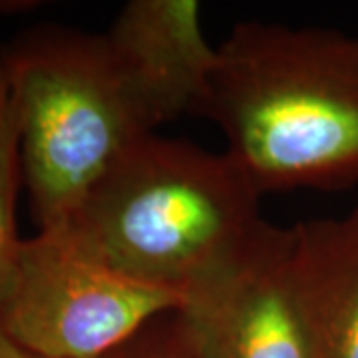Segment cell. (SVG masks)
I'll list each match as a JSON object with an SVG mask.
<instances>
[{
    "mask_svg": "<svg viewBox=\"0 0 358 358\" xmlns=\"http://www.w3.org/2000/svg\"><path fill=\"white\" fill-rule=\"evenodd\" d=\"M197 115L261 195L358 187V36L239 22L217 46Z\"/></svg>",
    "mask_w": 358,
    "mask_h": 358,
    "instance_id": "6da1fadb",
    "label": "cell"
},
{
    "mask_svg": "<svg viewBox=\"0 0 358 358\" xmlns=\"http://www.w3.org/2000/svg\"><path fill=\"white\" fill-rule=\"evenodd\" d=\"M261 197L227 152L152 134L58 229L129 279L185 294L265 221Z\"/></svg>",
    "mask_w": 358,
    "mask_h": 358,
    "instance_id": "7a4b0ae2",
    "label": "cell"
},
{
    "mask_svg": "<svg viewBox=\"0 0 358 358\" xmlns=\"http://www.w3.org/2000/svg\"><path fill=\"white\" fill-rule=\"evenodd\" d=\"M0 68L18 117L32 215L40 231L58 229L157 124L106 34L40 26L0 50Z\"/></svg>",
    "mask_w": 358,
    "mask_h": 358,
    "instance_id": "3957f363",
    "label": "cell"
},
{
    "mask_svg": "<svg viewBox=\"0 0 358 358\" xmlns=\"http://www.w3.org/2000/svg\"><path fill=\"white\" fill-rule=\"evenodd\" d=\"M183 294L134 281L64 229L22 241L0 307V333L44 358H102L120 350Z\"/></svg>",
    "mask_w": 358,
    "mask_h": 358,
    "instance_id": "277c9868",
    "label": "cell"
},
{
    "mask_svg": "<svg viewBox=\"0 0 358 358\" xmlns=\"http://www.w3.org/2000/svg\"><path fill=\"white\" fill-rule=\"evenodd\" d=\"M294 229L263 221L183 294L195 358H310L293 285Z\"/></svg>",
    "mask_w": 358,
    "mask_h": 358,
    "instance_id": "5b68a950",
    "label": "cell"
},
{
    "mask_svg": "<svg viewBox=\"0 0 358 358\" xmlns=\"http://www.w3.org/2000/svg\"><path fill=\"white\" fill-rule=\"evenodd\" d=\"M157 128L197 114L217 48L201 30L197 0H131L106 32Z\"/></svg>",
    "mask_w": 358,
    "mask_h": 358,
    "instance_id": "8992f818",
    "label": "cell"
},
{
    "mask_svg": "<svg viewBox=\"0 0 358 358\" xmlns=\"http://www.w3.org/2000/svg\"><path fill=\"white\" fill-rule=\"evenodd\" d=\"M293 285L310 358H358V207L296 223Z\"/></svg>",
    "mask_w": 358,
    "mask_h": 358,
    "instance_id": "52a82bcc",
    "label": "cell"
},
{
    "mask_svg": "<svg viewBox=\"0 0 358 358\" xmlns=\"http://www.w3.org/2000/svg\"><path fill=\"white\" fill-rule=\"evenodd\" d=\"M22 176L20 129L6 76L0 68V307L10 289L22 239L16 233V195Z\"/></svg>",
    "mask_w": 358,
    "mask_h": 358,
    "instance_id": "ba28073f",
    "label": "cell"
},
{
    "mask_svg": "<svg viewBox=\"0 0 358 358\" xmlns=\"http://www.w3.org/2000/svg\"><path fill=\"white\" fill-rule=\"evenodd\" d=\"M117 358H195L179 310H171L143 327L117 350Z\"/></svg>",
    "mask_w": 358,
    "mask_h": 358,
    "instance_id": "9c48e42d",
    "label": "cell"
},
{
    "mask_svg": "<svg viewBox=\"0 0 358 358\" xmlns=\"http://www.w3.org/2000/svg\"><path fill=\"white\" fill-rule=\"evenodd\" d=\"M0 358H44V357H38V355L28 352V350L20 348L18 345H14L10 338H6L4 334L0 333ZM102 358H117V350Z\"/></svg>",
    "mask_w": 358,
    "mask_h": 358,
    "instance_id": "30bf717a",
    "label": "cell"
}]
</instances>
